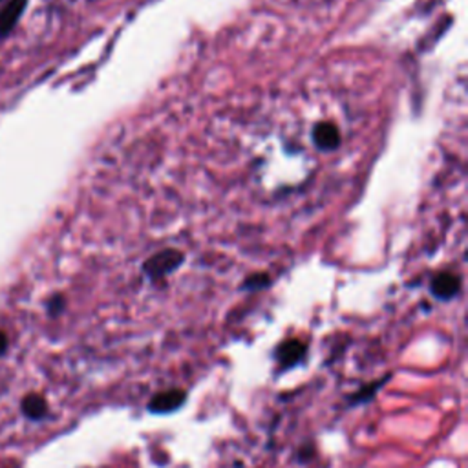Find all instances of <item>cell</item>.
Returning a JSON list of instances; mask_svg holds the SVG:
<instances>
[{"mask_svg": "<svg viewBox=\"0 0 468 468\" xmlns=\"http://www.w3.org/2000/svg\"><path fill=\"white\" fill-rule=\"evenodd\" d=\"M183 252L176 251V249H165L161 252H156L150 260L144 261L143 269L149 278H165V276L171 275L172 271H176L183 264Z\"/></svg>", "mask_w": 468, "mask_h": 468, "instance_id": "obj_1", "label": "cell"}, {"mask_svg": "<svg viewBox=\"0 0 468 468\" xmlns=\"http://www.w3.org/2000/svg\"><path fill=\"white\" fill-rule=\"evenodd\" d=\"M187 393L183 390H167V392L156 393L150 399L149 410L152 414H171L185 405Z\"/></svg>", "mask_w": 468, "mask_h": 468, "instance_id": "obj_2", "label": "cell"}, {"mask_svg": "<svg viewBox=\"0 0 468 468\" xmlns=\"http://www.w3.org/2000/svg\"><path fill=\"white\" fill-rule=\"evenodd\" d=\"M430 291L439 300H450L461 291V278L455 273H439L430 282Z\"/></svg>", "mask_w": 468, "mask_h": 468, "instance_id": "obj_3", "label": "cell"}, {"mask_svg": "<svg viewBox=\"0 0 468 468\" xmlns=\"http://www.w3.org/2000/svg\"><path fill=\"white\" fill-rule=\"evenodd\" d=\"M304 357H306V346L300 340H295V338H289V340L276 347V360L284 369L295 368L297 364H300Z\"/></svg>", "mask_w": 468, "mask_h": 468, "instance_id": "obj_4", "label": "cell"}, {"mask_svg": "<svg viewBox=\"0 0 468 468\" xmlns=\"http://www.w3.org/2000/svg\"><path fill=\"white\" fill-rule=\"evenodd\" d=\"M26 4L27 0H8V4L0 9V39H4L13 32Z\"/></svg>", "mask_w": 468, "mask_h": 468, "instance_id": "obj_5", "label": "cell"}, {"mask_svg": "<svg viewBox=\"0 0 468 468\" xmlns=\"http://www.w3.org/2000/svg\"><path fill=\"white\" fill-rule=\"evenodd\" d=\"M313 141L320 150H335L340 144V132L333 123H319L313 128Z\"/></svg>", "mask_w": 468, "mask_h": 468, "instance_id": "obj_6", "label": "cell"}, {"mask_svg": "<svg viewBox=\"0 0 468 468\" xmlns=\"http://www.w3.org/2000/svg\"><path fill=\"white\" fill-rule=\"evenodd\" d=\"M23 412L30 419H42L46 414H48V405H46V401L41 395L32 393V395L24 397Z\"/></svg>", "mask_w": 468, "mask_h": 468, "instance_id": "obj_7", "label": "cell"}, {"mask_svg": "<svg viewBox=\"0 0 468 468\" xmlns=\"http://www.w3.org/2000/svg\"><path fill=\"white\" fill-rule=\"evenodd\" d=\"M388 378H390V375H388V377H384V378H381V381H377V383L366 384V386L360 388L359 392H355L353 395H351V399H350L351 405H362V402L371 401V399H374V395H375V392H377L378 388L386 383Z\"/></svg>", "mask_w": 468, "mask_h": 468, "instance_id": "obj_8", "label": "cell"}, {"mask_svg": "<svg viewBox=\"0 0 468 468\" xmlns=\"http://www.w3.org/2000/svg\"><path fill=\"white\" fill-rule=\"evenodd\" d=\"M267 284H269V276H267V275H252V276H249L247 280H245L243 288L249 289V291H257V289L266 288Z\"/></svg>", "mask_w": 468, "mask_h": 468, "instance_id": "obj_9", "label": "cell"}, {"mask_svg": "<svg viewBox=\"0 0 468 468\" xmlns=\"http://www.w3.org/2000/svg\"><path fill=\"white\" fill-rule=\"evenodd\" d=\"M63 306H64L63 298L55 297L54 300L50 302V313H51V315H58V313L63 311Z\"/></svg>", "mask_w": 468, "mask_h": 468, "instance_id": "obj_10", "label": "cell"}, {"mask_svg": "<svg viewBox=\"0 0 468 468\" xmlns=\"http://www.w3.org/2000/svg\"><path fill=\"white\" fill-rule=\"evenodd\" d=\"M6 347H8V337H6V335L0 331V355L4 353Z\"/></svg>", "mask_w": 468, "mask_h": 468, "instance_id": "obj_11", "label": "cell"}]
</instances>
